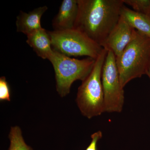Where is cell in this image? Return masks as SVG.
<instances>
[{"mask_svg": "<svg viewBox=\"0 0 150 150\" xmlns=\"http://www.w3.org/2000/svg\"><path fill=\"white\" fill-rule=\"evenodd\" d=\"M74 28L103 46L121 17L123 0H78Z\"/></svg>", "mask_w": 150, "mask_h": 150, "instance_id": "6da1fadb", "label": "cell"}, {"mask_svg": "<svg viewBox=\"0 0 150 150\" xmlns=\"http://www.w3.org/2000/svg\"><path fill=\"white\" fill-rule=\"evenodd\" d=\"M121 85L147 74L150 67V38L135 30L131 42L115 57Z\"/></svg>", "mask_w": 150, "mask_h": 150, "instance_id": "7a4b0ae2", "label": "cell"}, {"mask_svg": "<svg viewBox=\"0 0 150 150\" xmlns=\"http://www.w3.org/2000/svg\"><path fill=\"white\" fill-rule=\"evenodd\" d=\"M107 53L104 48L96 60L91 73L78 88L76 102L82 115L88 119L104 112L101 75Z\"/></svg>", "mask_w": 150, "mask_h": 150, "instance_id": "3957f363", "label": "cell"}, {"mask_svg": "<svg viewBox=\"0 0 150 150\" xmlns=\"http://www.w3.org/2000/svg\"><path fill=\"white\" fill-rule=\"evenodd\" d=\"M48 60L54 67L56 91L62 97L69 93L74 82L83 81L88 77L96 60L90 57L83 59H74L54 50Z\"/></svg>", "mask_w": 150, "mask_h": 150, "instance_id": "277c9868", "label": "cell"}, {"mask_svg": "<svg viewBox=\"0 0 150 150\" xmlns=\"http://www.w3.org/2000/svg\"><path fill=\"white\" fill-rule=\"evenodd\" d=\"M53 50L69 57L87 56L96 60L104 48L77 30L48 31Z\"/></svg>", "mask_w": 150, "mask_h": 150, "instance_id": "5b68a950", "label": "cell"}, {"mask_svg": "<svg viewBox=\"0 0 150 150\" xmlns=\"http://www.w3.org/2000/svg\"><path fill=\"white\" fill-rule=\"evenodd\" d=\"M101 81L104 112H121L124 103V91L121 85L115 57L111 51H108L103 68Z\"/></svg>", "mask_w": 150, "mask_h": 150, "instance_id": "8992f818", "label": "cell"}, {"mask_svg": "<svg viewBox=\"0 0 150 150\" xmlns=\"http://www.w3.org/2000/svg\"><path fill=\"white\" fill-rule=\"evenodd\" d=\"M135 30L121 16L103 47L108 51H112L115 57H118L132 40Z\"/></svg>", "mask_w": 150, "mask_h": 150, "instance_id": "52a82bcc", "label": "cell"}, {"mask_svg": "<svg viewBox=\"0 0 150 150\" xmlns=\"http://www.w3.org/2000/svg\"><path fill=\"white\" fill-rule=\"evenodd\" d=\"M78 10V0H63L58 13L52 20L54 30L64 31L74 29Z\"/></svg>", "mask_w": 150, "mask_h": 150, "instance_id": "ba28073f", "label": "cell"}, {"mask_svg": "<svg viewBox=\"0 0 150 150\" xmlns=\"http://www.w3.org/2000/svg\"><path fill=\"white\" fill-rule=\"evenodd\" d=\"M48 9L47 6H44L28 13L21 11L17 16L16 22L17 31L28 35L42 28L40 23L41 18Z\"/></svg>", "mask_w": 150, "mask_h": 150, "instance_id": "9c48e42d", "label": "cell"}, {"mask_svg": "<svg viewBox=\"0 0 150 150\" xmlns=\"http://www.w3.org/2000/svg\"><path fill=\"white\" fill-rule=\"evenodd\" d=\"M26 43L43 59H48L53 52L51 37L48 30L44 28L37 30L27 35Z\"/></svg>", "mask_w": 150, "mask_h": 150, "instance_id": "30bf717a", "label": "cell"}, {"mask_svg": "<svg viewBox=\"0 0 150 150\" xmlns=\"http://www.w3.org/2000/svg\"><path fill=\"white\" fill-rule=\"evenodd\" d=\"M121 16L132 28L150 38V18L148 16L131 9L125 5L121 8Z\"/></svg>", "mask_w": 150, "mask_h": 150, "instance_id": "8fae6325", "label": "cell"}, {"mask_svg": "<svg viewBox=\"0 0 150 150\" xmlns=\"http://www.w3.org/2000/svg\"><path fill=\"white\" fill-rule=\"evenodd\" d=\"M8 137L10 141L8 150H33L25 142L21 129L18 126L11 128Z\"/></svg>", "mask_w": 150, "mask_h": 150, "instance_id": "7c38bea8", "label": "cell"}, {"mask_svg": "<svg viewBox=\"0 0 150 150\" xmlns=\"http://www.w3.org/2000/svg\"><path fill=\"white\" fill-rule=\"evenodd\" d=\"M123 2L140 13L147 15L150 8V0H123Z\"/></svg>", "mask_w": 150, "mask_h": 150, "instance_id": "4fadbf2b", "label": "cell"}, {"mask_svg": "<svg viewBox=\"0 0 150 150\" xmlns=\"http://www.w3.org/2000/svg\"><path fill=\"white\" fill-rule=\"evenodd\" d=\"M11 91L5 76L0 78V100L10 101Z\"/></svg>", "mask_w": 150, "mask_h": 150, "instance_id": "5bb4252c", "label": "cell"}, {"mask_svg": "<svg viewBox=\"0 0 150 150\" xmlns=\"http://www.w3.org/2000/svg\"><path fill=\"white\" fill-rule=\"evenodd\" d=\"M103 134L101 131H98L91 135V143L86 150H97V143L102 138Z\"/></svg>", "mask_w": 150, "mask_h": 150, "instance_id": "9a60e30c", "label": "cell"}, {"mask_svg": "<svg viewBox=\"0 0 150 150\" xmlns=\"http://www.w3.org/2000/svg\"><path fill=\"white\" fill-rule=\"evenodd\" d=\"M147 75H148V76L149 77V78L150 79V67L149 69V71H148Z\"/></svg>", "mask_w": 150, "mask_h": 150, "instance_id": "2e32d148", "label": "cell"}, {"mask_svg": "<svg viewBox=\"0 0 150 150\" xmlns=\"http://www.w3.org/2000/svg\"><path fill=\"white\" fill-rule=\"evenodd\" d=\"M147 15L148 16H149V17L150 18V8L149 9V12H148L147 14Z\"/></svg>", "mask_w": 150, "mask_h": 150, "instance_id": "e0dca14e", "label": "cell"}]
</instances>
